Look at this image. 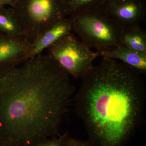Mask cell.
I'll list each match as a JSON object with an SVG mask.
<instances>
[{"label":"cell","mask_w":146,"mask_h":146,"mask_svg":"<svg viewBox=\"0 0 146 146\" xmlns=\"http://www.w3.org/2000/svg\"><path fill=\"white\" fill-rule=\"evenodd\" d=\"M49 55L0 67V145L33 146L59 134L75 88Z\"/></svg>","instance_id":"1"},{"label":"cell","mask_w":146,"mask_h":146,"mask_svg":"<svg viewBox=\"0 0 146 146\" xmlns=\"http://www.w3.org/2000/svg\"><path fill=\"white\" fill-rule=\"evenodd\" d=\"M120 45L146 54V31L140 25L122 27Z\"/></svg>","instance_id":"10"},{"label":"cell","mask_w":146,"mask_h":146,"mask_svg":"<svg viewBox=\"0 0 146 146\" xmlns=\"http://www.w3.org/2000/svg\"><path fill=\"white\" fill-rule=\"evenodd\" d=\"M31 46L25 37L0 34V67H15L28 60Z\"/></svg>","instance_id":"7"},{"label":"cell","mask_w":146,"mask_h":146,"mask_svg":"<svg viewBox=\"0 0 146 146\" xmlns=\"http://www.w3.org/2000/svg\"><path fill=\"white\" fill-rule=\"evenodd\" d=\"M110 1V0H106V1Z\"/></svg>","instance_id":"16"},{"label":"cell","mask_w":146,"mask_h":146,"mask_svg":"<svg viewBox=\"0 0 146 146\" xmlns=\"http://www.w3.org/2000/svg\"><path fill=\"white\" fill-rule=\"evenodd\" d=\"M0 146H1V145H0Z\"/></svg>","instance_id":"17"},{"label":"cell","mask_w":146,"mask_h":146,"mask_svg":"<svg viewBox=\"0 0 146 146\" xmlns=\"http://www.w3.org/2000/svg\"><path fill=\"white\" fill-rule=\"evenodd\" d=\"M12 8L30 43L67 16L64 0H16Z\"/></svg>","instance_id":"4"},{"label":"cell","mask_w":146,"mask_h":146,"mask_svg":"<svg viewBox=\"0 0 146 146\" xmlns=\"http://www.w3.org/2000/svg\"><path fill=\"white\" fill-rule=\"evenodd\" d=\"M62 146H92L89 141H83L72 138L68 135L65 138Z\"/></svg>","instance_id":"14"},{"label":"cell","mask_w":146,"mask_h":146,"mask_svg":"<svg viewBox=\"0 0 146 146\" xmlns=\"http://www.w3.org/2000/svg\"><path fill=\"white\" fill-rule=\"evenodd\" d=\"M0 34L25 37L21 25L12 8H6L0 6Z\"/></svg>","instance_id":"11"},{"label":"cell","mask_w":146,"mask_h":146,"mask_svg":"<svg viewBox=\"0 0 146 146\" xmlns=\"http://www.w3.org/2000/svg\"><path fill=\"white\" fill-rule=\"evenodd\" d=\"M69 16L72 32L90 48L100 52L120 46L122 27L110 16L104 6Z\"/></svg>","instance_id":"3"},{"label":"cell","mask_w":146,"mask_h":146,"mask_svg":"<svg viewBox=\"0 0 146 146\" xmlns=\"http://www.w3.org/2000/svg\"><path fill=\"white\" fill-rule=\"evenodd\" d=\"M72 32V24L69 18H65L47 30L36 41L31 43L29 59L41 54L56 42Z\"/></svg>","instance_id":"8"},{"label":"cell","mask_w":146,"mask_h":146,"mask_svg":"<svg viewBox=\"0 0 146 146\" xmlns=\"http://www.w3.org/2000/svg\"><path fill=\"white\" fill-rule=\"evenodd\" d=\"M16 0H0V6H4L6 5H10L12 6Z\"/></svg>","instance_id":"15"},{"label":"cell","mask_w":146,"mask_h":146,"mask_svg":"<svg viewBox=\"0 0 146 146\" xmlns=\"http://www.w3.org/2000/svg\"><path fill=\"white\" fill-rule=\"evenodd\" d=\"M68 131L59 136H53L40 141L33 146H62L65 138L69 135Z\"/></svg>","instance_id":"13"},{"label":"cell","mask_w":146,"mask_h":146,"mask_svg":"<svg viewBox=\"0 0 146 146\" xmlns=\"http://www.w3.org/2000/svg\"><path fill=\"white\" fill-rule=\"evenodd\" d=\"M104 6L121 27L139 25L145 20V0H110L105 2Z\"/></svg>","instance_id":"6"},{"label":"cell","mask_w":146,"mask_h":146,"mask_svg":"<svg viewBox=\"0 0 146 146\" xmlns=\"http://www.w3.org/2000/svg\"><path fill=\"white\" fill-rule=\"evenodd\" d=\"M51 56L70 75L81 78L94 66L99 56L72 32L59 39L48 48Z\"/></svg>","instance_id":"5"},{"label":"cell","mask_w":146,"mask_h":146,"mask_svg":"<svg viewBox=\"0 0 146 146\" xmlns=\"http://www.w3.org/2000/svg\"><path fill=\"white\" fill-rule=\"evenodd\" d=\"M143 73L102 57L82 78L75 109L92 146H125L141 123L146 97Z\"/></svg>","instance_id":"2"},{"label":"cell","mask_w":146,"mask_h":146,"mask_svg":"<svg viewBox=\"0 0 146 146\" xmlns=\"http://www.w3.org/2000/svg\"><path fill=\"white\" fill-rule=\"evenodd\" d=\"M98 54L99 56L120 60L143 74L146 73V54L136 51L122 45L98 52Z\"/></svg>","instance_id":"9"},{"label":"cell","mask_w":146,"mask_h":146,"mask_svg":"<svg viewBox=\"0 0 146 146\" xmlns=\"http://www.w3.org/2000/svg\"><path fill=\"white\" fill-rule=\"evenodd\" d=\"M67 16L104 5L106 0H64Z\"/></svg>","instance_id":"12"}]
</instances>
